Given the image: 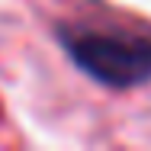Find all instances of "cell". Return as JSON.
Returning <instances> with one entry per match:
<instances>
[{
    "mask_svg": "<svg viewBox=\"0 0 151 151\" xmlns=\"http://www.w3.org/2000/svg\"><path fill=\"white\" fill-rule=\"evenodd\" d=\"M61 45L87 77L103 87H138L151 81V39L113 29L71 26L61 29Z\"/></svg>",
    "mask_w": 151,
    "mask_h": 151,
    "instance_id": "obj_1",
    "label": "cell"
}]
</instances>
